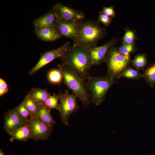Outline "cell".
<instances>
[{
  "label": "cell",
  "mask_w": 155,
  "mask_h": 155,
  "mask_svg": "<svg viewBox=\"0 0 155 155\" xmlns=\"http://www.w3.org/2000/svg\"><path fill=\"white\" fill-rule=\"evenodd\" d=\"M143 70L141 77L150 87L153 88L155 84V63L149 64Z\"/></svg>",
  "instance_id": "e0dca14e"
},
{
  "label": "cell",
  "mask_w": 155,
  "mask_h": 155,
  "mask_svg": "<svg viewBox=\"0 0 155 155\" xmlns=\"http://www.w3.org/2000/svg\"><path fill=\"white\" fill-rule=\"evenodd\" d=\"M35 32L38 38L44 41H53L61 37L54 28L35 29Z\"/></svg>",
  "instance_id": "5bb4252c"
},
{
  "label": "cell",
  "mask_w": 155,
  "mask_h": 155,
  "mask_svg": "<svg viewBox=\"0 0 155 155\" xmlns=\"http://www.w3.org/2000/svg\"><path fill=\"white\" fill-rule=\"evenodd\" d=\"M98 20L105 26H108L111 24L112 18L105 15L101 11H100L98 13Z\"/></svg>",
  "instance_id": "4316f807"
},
{
  "label": "cell",
  "mask_w": 155,
  "mask_h": 155,
  "mask_svg": "<svg viewBox=\"0 0 155 155\" xmlns=\"http://www.w3.org/2000/svg\"><path fill=\"white\" fill-rule=\"evenodd\" d=\"M36 117L43 122L53 127L55 124V121L51 113V109L45 106H42L40 107Z\"/></svg>",
  "instance_id": "ac0fdd59"
},
{
  "label": "cell",
  "mask_w": 155,
  "mask_h": 155,
  "mask_svg": "<svg viewBox=\"0 0 155 155\" xmlns=\"http://www.w3.org/2000/svg\"><path fill=\"white\" fill-rule=\"evenodd\" d=\"M101 12L105 15L112 18L115 15V12L113 5L108 7H103Z\"/></svg>",
  "instance_id": "83f0119b"
},
{
  "label": "cell",
  "mask_w": 155,
  "mask_h": 155,
  "mask_svg": "<svg viewBox=\"0 0 155 155\" xmlns=\"http://www.w3.org/2000/svg\"><path fill=\"white\" fill-rule=\"evenodd\" d=\"M0 155H4V153L1 149L0 150Z\"/></svg>",
  "instance_id": "f546056e"
},
{
  "label": "cell",
  "mask_w": 155,
  "mask_h": 155,
  "mask_svg": "<svg viewBox=\"0 0 155 155\" xmlns=\"http://www.w3.org/2000/svg\"><path fill=\"white\" fill-rule=\"evenodd\" d=\"M22 102L26 108L33 116H36L38 112L42 106L27 94Z\"/></svg>",
  "instance_id": "d6986e66"
},
{
  "label": "cell",
  "mask_w": 155,
  "mask_h": 155,
  "mask_svg": "<svg viewBox=\"0 0 155 155\" xmlns=\"http://www.w3.org/2000/svg\"><path fill=\"white\" fill-rule=\"evenodd\" d=\"M130 58L121 54L115 45L111 46L107 54L104 62L107 68V75L116 80L123 70L129 65Z\"/></svg>",
  "instance_id": "5b68a950"
},
{
  "label": "cell",
  "mask_w": 155,
  "mask_h": 155,
  "mask_svg": "<svg viewBox=\"0 0 155 155\" xmlns=\"http://www.w3.org/2000/svg\"><path fill=\"white\" fill-rule=\"evenodd\" d=\"M117 82L107 74L99 77L90 75L86 82L91 102L96 106L100 105L104 101L109 88Z\"/></svg>",
  "instance_id": "277c9868"
},
{
  "label": "cell",
  "mask_w": 155,
  "mask_h": 155,
  "mask_svg": "<svg viewBox=\"0 0 155 155\" xmlns=\"http://www.w3.org/2000/svg\"><path fill=\"white\" fill-rule=\"evenodd\" d=\"M9 140L13 142L15 140L26 141L31 138L32 135L28 123L14 131L10 135Z\"/></svg>",
  "instance_id": "9a60e30c"
},
{
  "label": "cell",
  "mask_w": 155,
  "mask_h": 155,
  "mask_svg": "<svg viewBox=\"0 0 155 155\" xmlns=\"http://www.w3.org/2000/svg\"><path fill=\"white\" fill-rule=\"evenodd\" d=\"M8 86L5 81L0 78V96H2L8 91Z\"/></svg>",
  "instance_id": "f1b7e54d"
},
{
  "label": "cell",
  "mask_w": 155,
  "mask_h": 155,
  "mask_svg": "<svg viewBox=\"0 0 155 155\" xmlns=\"http://www.w3.org/2000/svg\"><path fill=\"white\" fill-rule=\"evenodd\" d=\"M78 32L73 45L90 48L97 46L98 41L107 34L105 28L98 20H80L77 21Z\"/></svg>",
  "instance_id": "7a4b0ae2"
},
{
  "label": "cell",
  "mask_w": 155,
  "mask_h": 155,
  "mask_svg": "<svg viewBox=\"0 0 155 155\" xmlns=\"http://www.w3.org/2000/svg\"><path fill=\"white\" fill-rule=\"evenodd\" d=\"M142 73L138 70L129 65L120 74L119 78H124L128 79L138 80L141 77Z\"/></svg>",
  "instance_id": "ffe728a7"
},
{
  "label": "cell",
  "mask_w": 155,
  "mask_h": 155,
  "mask_svg": "<svg viewBox=\"0 0 155 155\" xmlns=\"http://www.w3.org/2000/svg\"><path fill=\"white\" fill-rule=\"evenodd\" d=\"M132 65L135 69L138 70H144L148 63L147 57L145 53L139 54L134 57V59L131 61Z\"/></svg>",
  "instance_id": "44dd1931"
},
{
  "label": "cell",
  "mask_w": 155,
  "mask_h": 155,
  "mask_svg": "<svg viewBox=\"0 0 155 155\" xmlns=\"http://www.w3.org/2000/svg\"><path fill=\"white\" fill-rule=\"evenodd\" d=\"M28 123L31 133V138L35 141H46L53 132L52 126L43 122L37 117L32 116L30 117Z\"/></svg>",
  "instance_id": "52a82bcc"
},
{
  "label": "cell",
  "mask_w": 155,
  "mask_h": 155,
  "mask_svg": "<svg viewBox=\"0 0 155 155\" xmlns=\"http://www.w3.org/2000/svg\"><path fill=\"white\" fill-rule=\"evenodd\" d=\"M135 39L134 31L129 29H126L123 38V43L128 44L134 43Z\"/></svg>",
  "instance_id": "d4e9b609"
},
{
  "label": "cell",
  "mask_w": 155,
  "mask_h": 155,
  "mask_svg": "<svg viewBox=\"0 0 155 155\" xmlns=\"http://www.w3.org/2000/svg\"><path fill=\"white\" fill-rule=\"evenodd\" d=\"M70 43V41H67L56 49L42 53L36 64L29 71V74L32 75L35 73L42 67L54 59L61 57L67 50Z\"/></svg>",
  "instance_id": "9c48e42d"
},
{
  "label": "cell",
  "mask_w": 155,
  "mask_h": 155,
  "mask_svg": "<svg viewBox=\"0 0 155 155\" xmlns=\"http://www.w3.org/2000/svg\"><path fill=\"white\" fill-rule=\"evenodd\" d=\"M77 98L74 93L69 94L68 90H65L63 93L61 92L59 111L61 121L65 125H69L70 115L76 112L79 108Z\"/></svg>",
  "instance_id": "8992f818"
},
{
  "label": "cell",
  "mask_w": 155,
  "mask_h": 155,
  "mask_svg": "<svg viewBox=\"0 0 155 155\" xmlns=\"http://www.w3.org/2000/svg\"><path fill=\"white\" fill-rule=\"evenodd\" d=\"M31 98L43 106L44 102L51 95L46 88H33L27 94Z\"/></svg>",
  "instance_id": "2e32d148"
},
{
  "label": "cell",
  "mask_w": 155,
  "mask_h": 155,
  "mask_svg": "<svg viewBox=\"0 0 155 155\" xmlns=\"http://www.w3.org/2000/svg\"><path fill=\"white\" fill-rule=\"evenodd\" d=\"M52 9L58 19L67 22H75L84 19L85 17L82 11L69 7L59 2L55 4Z\"/></svg>",
  "instance_id": "ba28073f"
},
{
  "label": "cell",
  "mask_w": 155,
  "mask_h": 155,
  "mask_svg": "<svg viewBox=\"0 0 155 155\" xmlns=\"http://www.w3.org/2000/svg\"><path fill=\"white\" fill-rule=\"evenodd\" d=\"M16 108L20 115L28 122L29 118L32 116L26 108L23 102H22Z\"/></svg>",
  "instance_id": "484cf974"
},
{
  "label": "cell",
  "mask_w": 155,
  "mask_h": 155,
  "mask_svg": "<svg viewBox=\"0 0 155 155\" xmlns=\"http://www.w3.org/2000/svg\"><path fill=\"white\" fill-rule=\"evenodd\" d=\"M118 40L117 38L114 37L101 46L88 48L89 54L92 65H98L104 62L109 49L115 45Z\"/></svg>",
  "instance_id": "8fae6325"
},
{
  "label": "cell",
  "mask_w": 155,
  "mask_h": 155,
  "mask_svg": "<svg viewBox=\"0 0 155 155\" xmlns=\"http://www.w3.org/2000/svg\"><path fill=\"white\" fill-rule=\"evenodd\" d=\"M3 119V129L10 135L14 131L28 123L20 115L16 107L5 112Z\"/></svg>",
  "instance_id": "30bf717a"
},
{
  "label": "cell",
  "mask_w": 155,
  "mask_h": 155,
  "mask_svg": "<svg viewBox=\"0 0 155 155\" xmlns=\"http://www.w3.org/2000/svg\"><path fill=\"white\" fill-rule=\"evenodd\" d=\"M77 21L75 22H69L60 20L57 18L55 29L61 37H66L71 38L73 42L76 39L78 34Z\"/></svg>",
  "instance_id": "7c38bea8"
},
{
  "label": "cell",
  "mask_w": 155,
  "mask_h": 155,
  "mask_svg": "<svg viewBox=\"0 0 155 155\" xmlns=\"http://www.w3.org/2000/svg\"><path fill=\"white\" fill-rule=\"evenodd\" d=\"M117 49L119 52L121 54L130 58L131 53L135 52L137 50L135 43L128 44L122 43L121 46Z\"/></svg>",
  "instance_id": "cb8c5ba5"
},
{
  "label": "cell",
  "mask_w": 155,
  "mask_h": 155,
  "mask_svg": "<svg viewBox=\"0 0 155 155\" xmlns=\"http://www.w3.org/2000/svg\"><path fill=\"white\" fill-rule=\"evenodd\" d=\"M61 92L60 91L58 95L53 93L52 95H50L44 102L43 106H45L51 110L55 109L59 111V103L58 101L60 100Z\"/></svg>",
  "instance_id": "7402d4cb"
},
{
  "label": "cell",
  "mask_w": 155,
  "mask_h": 155,
  "mask_svg": "<svg viewBox=\"0 0 155 155\" xmlns=\"http://www.w3.org/2000/svg\"><path fill=\"white\" fill-rule=\"evenodd\" d=\"M57 20L55 13L51 9L34 20V30L46 28H55Z\"/></svg>",
  "instance_id": "4fadbf2b"
},
{
  "label": "cell",
  "mask_w": 155,
  "mask_h": 155,
  "mask_svg": "<svg viewBox=\"0 0 155 155\" xmlns=\"http://www.w3.org/2000/svg\"><path fill=\"white\" fill-rule=\"evenodd\" d=\"M58 67L62 73L64 84L84 106L90 104V96L86 81L68 66L61 63Z\"/></svg>",
  "instance_id": "3957f363"
},
{
  "label": "cell",
  "mask_w": 155,
  "mask_h": 155,
  "mask_svg": "<svg viewBox=\"0 0 155 155\" xmlns=\"http://www.w3.org/2000/svg\"><path fill=\"white\" fill-rule=\"evenodd\" d=\"M88 49L69 45L64 54L59 58L61 64L71 68L86 81L90 75L89 71L92 66Z\"/></svg>",
  "instance_id": "6da1fadb"
},
{
  "label": "cell",
  "mask_w": 155,
  "mask_h": 155,
  "mask_svg": "<svg viewBox=\"0 0 155 155\" xmlns=\"http://www.w3.org/2000/svg\"><path fill=\"white\" fill-rule=\"evenodd\" d=\"M47 78L49 81L54 84L61 83L63 80L62 73L58 68L53 69L49 71Z\"/></svg>",
  "instance_id": "603a6c76"
}]
</instances>
